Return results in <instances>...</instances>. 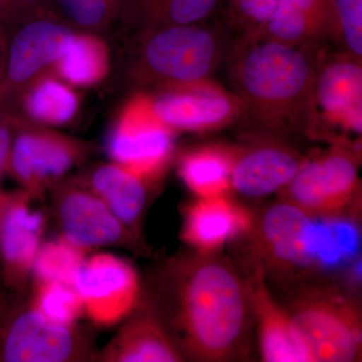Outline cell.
<instances>
[{
    "mask_svg": "<svg viewBox=\"0 0 362 362\" xmlns=\"http://www.w3.org/2000/svg\"><path fill=\"white\" fill-rule=\"evenodd\" d=\"M247 286V296L259 322V351L264 361L311 362L293 326L289 312L272 297L262 272Z\"/></svg>",
    "mask_w": 362,
    "mask_h": 362,
    "instance_id": "19",
    "label": "cell"
},
{
    "mask_svg": "<svg viewBox=\"0 0 362 362\" xmlns=\"http://www.w3.org/2000/svg\"><path fill=\"white\" fill-rule=\"evenodd\" d=\"M303 160L282 140L259 134L258 142L235 149L232 190L247 197H264L281 192Z\"/></svg>",
    "mask_w": 362,
    "mask_h": 362,
    "instance_id": "16",
    "label": "cell"
},
{
    "mask_svg": "<svg viewBox=\"0 0 362 362\" xmlns=\"http://www.w3.org/2000/svg\"><path fill=\"white\" fill-rule=\"evenodd\" d=\"M57 218L62 235L90 251L93 247L125 245L129 242V228L112 213L87 185L57 183Z\"/></svg>",
    "mask_w": 362,
    "mask_h": 362,
    "instance_id": "15",
    "label": "cell"
},
{
    "mask_svg": "<svg viewBox=\"0 0 362 362\" xmlns=\"http://www.w3.org/2000/svg\"><path fill=\"white\" fill-rule=\"evenodd\" d=\"M7 47H8V37L6 32L4 23L0 21V105H1L2 88L6 75Z\"/></svg>",
    "mask_w": 362,
    "mask_h": 362,
    "instance_id": "33",
    "label": "cell"
},
{
    "mask_svg": "<svg viewBox=\"0 0 362 362\" xmlns=\"http://www.w3.org/2000/svg\"><path fill=\"white\" fill-rule=\"evenodd\" d=\"M289 313L311 362L361 358V311L346 297L331 290H308L297 298Z\"/></svg>",
    "mask_w": 362,
    "mask_h": 362,
    "instance_id": "6",
    "label": "cell"
},
{
    "mask_svg": "<svg viewBox=\"0 0 362 362\" xmlns=\"http://www.w3.org/2000/svg\"><path fill=\"white\" fill-rule=\"evenodd\" d=\"M115 337L96 356L105 362H176L180 347L160 319L146 307H135Z\"/></svg>",
    "mask_w": 362,
    "mask_h": 362,
    "instance_id": "18",
    "label": "cell"
},
{
    "mask_svg": "<svg viewBox=\"0 0 362 362\" xmlns=\"http://www.w3.org/2000/svg\"><path fill=\"white\" fill-rule=\"evenodd\" d=\"M288 202L321 216H343L361 192L358 151L339 143L304 158L289 185L281 190Z\"/></svg>",
    "mask_w": 362,
    "mask_h": 362,
    "instance_id": "8",
    "label": "cell"
},
{
    "mask_svg": "<svg viewBox=\"0 0 362 362\" xmlns=\"http://www.w3.org/2000/svg\"><path fill=\"white\" fill-rule=\"evenodd\" d=\"M330 0H279L258 40L300 47L329 40Z\"/></svg>",
    "mask_w": 362,
    "mask_h": 362,
    "instance_id": "20",
    "label": "cell"
},
{
    "mask_svg": "<svg viewBox=\"0 0 362 362\" xmlns=\"http://www.w3.org/2000/svg\"><path fill=\"white\" fill-rule=\"evenodd\" d=\"M329 40L362 61V0H330Z\"/></svg>",
    "mask_w": 362,
    "mask_h": 362,
    "instance_id": "29",
    "label": "cell"
},
{
    "mask_svg": "<svg viewBox=\"0 0 362 362\" xmlns=\"http://www.w3.org/2000/svg\"><path fill=\"white\" fill-rule=\"evenodd\" d=\"M151 97L156 115L175 132H209L243 117L239 97L211 78L157 90Z\"/></svg>",
    "mask_w": 362,
    "mask_h": 362,
    "instance_id": "12",
    "label": "cell"
},
{
    "mask_svg": "<svg viewBox=\"0 0 362 362\" xmlns=\"http://www.w3.org/2000/svg\"><path fill=\"white\" fill-rule=\"evenodd\" d=\"M139 33L209 21L221 0H134Z\"/></svg>",
    "mask_w": 362,
    "mask_h": 362,
    "instance_id": "25",
    "label": "cell"
},
{
    "mask_svg": "<svg viewBox=\"0 0 362 362\" xmlns=\"http://www.w3.org/2000/svg\"><path fill=\"white\" fill-rule=\"evenodd\" d=\"M49 0H4L0 21L2 23H20L28 16H33V9L42 6Z\"/></svg>",
    "mask_w": 362,
    "mask_h": 362,
    "instance_id": "31",
    "label": "cell"
},
{
    "mask_svg": "<svg viewBox=\"0 0 362 362\" xmlns=\"http://www.w3.org/2000/svg\"><path fill=\"white\" fill-rule=\"evenodd\" d=\"M320 45L290 47L270 40H235L228 78L246 119L259 134L283 140L317 135L315 80Z\"/></svg>",
    "mask_w": 362,
    "mask_h": 362,
    "instance_id": "1",
    "label": "cell"
},
{
    "mask_svg": "<svg viewBox=\"0 0 362 362\" xmlns=\"http://www.w3.org/2000/svg\"><path fill=\"white\" fill-rule=\"evenodd\" d=\"M54 66L65 82L87 87L106 77L110 69V54L106 42L94 33H75L68 49Z\"/></svg>",
    "mask_w": 362,
    "mask_h": 362,
    "instance_id": "24",
    "label": "cell"
},
{
    "mask_svg": "<svg viewBox=\"0 0 362 362\" xmlns=\"http://www.w3.org/2000/svg\"><path fill=\"white\" fill-rule=\"evenodd\" d=\"M4 0H0V11H1L2 6H4Z\"/></svg>",
    "mask_w": 362,
    "mask_h": 362,
    "instance_id": "34",
    "label": "cell"
},
{
    "mask_svg": "<svg viewBox=\"0 0 362 362\" xmlns=\"http://www.w3.org/2000/svg\"><path fill=\"white\" fill-rule=\"evenodd\" d=\"M226 26L209 21L139 33L130 66L133 84L145 92L211 78L235 40Z\"/></svg>",
    "mask_w": 362,
    "mask_h": 362,
    "instance_id": "3",
    "label": "cell"
},
{
    "mask_svg": "<svg viewBox=\"0 0 362 362\" xmlns=\"http://www.w3.org/2000/svg\"><path fill=\"white\" fill-rule=\"evenodd\" d=\"M14 117L13 113L0 110V182L6 173L9 152L14 133ZM0 188V192H1Z\"/></svg>",
    "mask_w": 362,
    "mask_h": 362,
    "instance_id": "32",
    "label": "cell"
},
{
    "mask_svg": "<svg viewBox=\"0 0 362 362\" xmlns=\"http://www.w3.org/2000/svg\"><path fill=\"white\" fill-rule=\"evenodd\" d=\"M318 132L361 135L362 61L342 52L319 54L315 80Z\"/></svg>",
    "mask_w": 362,
    "mask_h": 362,
    "instance_id": "14",
    "label": "cell"
},
{
    "mask_svg": "<svg viewBox=\"0 0 362 362\" xmlns=\"http://www.w3.org/2000/svg\"><path fill=\"white\" fill-rule=\"evenodd\" d=\"M88 252L63 235L42 243L33 261L32 277L35 281H59L74 286Z\"/></svg>",
    "mask_w": 362,
    "mask_h": 362,
    "instance_id": "26",
    "label": "cell"
},
{
    "mask_svg": "<svg viewBox=\"0 0 362 362\" xmlns=\"http://www.w3.org/2000/svg\"><path fill=\"white\" fill-rule=\"evenodd\" d=\"M86 185L127 228L139 221L146 206L148 185L141 177L113 162L98 166Z\"/></svg>",
    "mask_w": 362,
    "mask_h": 362,
    "instance_id": "21",
    "label": "cell"
},
{
    "mask_svg": "<svg viewBox=\"0 0 362 362\" xmlns=\"http://www.w3.org/2000/svg\"><path fill=\"white\" fill-rule=\"evenodd\" d=\"M20 23V28L8 40L0 108L42 76L47 68L54 66L76 33L66 23L47 16L28 18Z\"/></svg>",
    "mask_w": 362,
    "mask_h": 362,
    "instance_id": "13",
    "label": "cell"
},
{
    "mask_svg": "<svg viewBox=\"0 0 362 362\" xmlns=\"http://www.w3.org/2000/svg\"><path fill=\"white\" fill-rule=\"evenodd\" d=\"M28 301L49 322L66 327L76 326L84 313L76 288L59 281H35Z\"/></svg>",
    "mask_w": 362,
    "mask_h": 362,
    "instance_id": "27",
    "label": "cell"
},
{
    "mask_svg": "<svg viewBox=\"0 0 362 362\" xmlns=\"http://www.w3.org/2000/svg\"><path fill=\"white\" fill-rule=\"evenodd\" d=\"M13 115L16 126L6 173L35 199L82 161L90 146Z\"/></svg>",
    "mask_w": 362,
    "mask_h": 362,
    "instance_id": "9",
    "label": "cell"
},
{
    "mask_svg": "<svg viewBox=\"0 0 362 362\" xmlns=\"http://www.w3.org/2000/svg\"><path fill=\"white\" fill-rule=\"evenodd\" d=\"M33 199L23 188L0 192V277L4 290L18 295H26L45 228Z\"/></svg>",
    "mask_w": 362,
    "mask_h": 362,
    "instance_id": "10",
    "label": "cell"
},
{
    "mask_svg": "<svg viewBox=\"0 0 362 362\" xmlns=\"http://www.w3.org/2000/svg\"><path fill=\"white\" fill-rule=\"evenodd\" d=\"M124 0H59L66 18L86 32L106 28L115 18Z\"/></svg>",
    "mask_w": 362,
    "mask_h": 362,
    "instance_id": "30",
    "label": "cell"
},
{
    "mask_svg": "<svg viewBox=\"0 0 362 362\" xmlns=\"http://www.w3.org/2000/svg\"><path fill=\"white\" fill-rule=\"evenodd\" d=\"M278 2L279 0H221L223 21L235 40H258Z\"/></svg>",
    "mask_w": 362,
    "mask_h": 362,
    "instance_id": "28",
    "label": "cell"
},
{
    "mask_svg": "<svg viewBox=\"0 0 362 362\" xmlns=\"http://www.w3.org/2000/svg\"><path fill=\"white\" fill-rule=\"evenodd\" d=\"M90 354L76 326L49 322L25 295L0 290V362L84 361L94 357Z\"/></svg>",
    "mask_w": 362,
    "mask_h": 362,
    "instance_id": "5",
    "label": "cell"
},
{
    "mask_svg": "<svg viewBox=\"0 0 362 362\" xmlns=\"http://www.w3.org/2000/svg\"><path fill=\"white\" fill-rule=\"evenodd\" d=\"M175 133L156 115L151 95L140 90L121 109L107 150L114 163L149 183L168 169L175 151Z\"/></svg>",
    "mask_w": 362,
    "mask_h": 362,
    "instance_id": "7",
    "label": "cell"
},
{
    "mask_svg": "<svg viewBox=\"0 0 362 362\" xmlns=\"http://www.w3.org/2000/svg\"><path fill=\"white\" fill-rule=\"evenodd\" d=\"M2 289V285H1V277H0V290Z\"/></svg>",
    "mask_w": 362,
    "mask_h": 362,
    "instance_id": "35",
    "label": "cell"
},
{
    "mask_svg": "<svg viewBox=\"0 0 362 362\" xmlns=\"http://www.w3.org/2000/svg\"><path fill=\"white\" fill-rule=\"evenodd\" d=\"M84 313L98 326L115 325L139 303L140 279L127 262L112 254L85 259L75 284Z\"/></svg>",
    "mask_w": 362,
    "mask_h": 362,
    "instance_id": "11",
    "label": "cell"
},
{
    "mask_svg": "<svg viewBox=\"0 0 362 362\" xmlns=\"http://www.w3.org/2000/svg\"><path fill=\"white\" fill-rule=\"evenodd\" d=\"M18 96L21 97L25 117L23 120L35 125H65L73 120L78 112L76 93L65 83L52 77L40 76Z\"/></svg>",
    "mask_w": 362,
    "mask_h": 362,
    "instance_id": "23",
    "label": "cell"
},
{
    "mask_svg": "<svg viewBox=\"0 0 362 362\" xmlns=\"http://www.w3.org/2000/svg\"><path fill=\"white\" fill-rule=\"evenodd\" d=\"M235 149L209 145L188 151L181 157L178 173L197 199L223 197L232 190Z\"/></svg>",
    "mask_w": 362,
    "mask_h": 362,
    "instance_id": "22",
    "label": "cell"
},
{
    "mask_svg": "<svg viewBox=\"0 0 362 362\" xmlns=\"http://www.w3.org/2000/svg\"><path fill=\"white\" fill-rule=\"evenodd\" d=\"M259 235L270 258L292 270L333 268L358 249V230L343 216H316L288 202L266 211Z\"/></svg>",
    "mask_w": 362,
    "mask_h": 362,
    "instance_id": "4",
    "label": "cell"
},
{
    "mask_svg": "<svg viewBox=\"0 0 362 362\" xmlns=\"http://www.w3.org/2000/svg\"><path fill=\"white\" fill-rule=\"evenodd\" d=\"M178 278L175 323L181 344L204 361L228 358L246 330L247 286L216 261L192 264Z\"/></svg>",
    "mask_w": 362,
    "mask_h": 362,
    "instance_id": "2",
    "label": "cell"
},
{
    "mask_svg": "<svg viewBox=\"0 0 362 362\" xmlns=\"http://www.w3.org/2000/svg\"><path fill=\"white\" fill-rule=\"evenodd\" d=\"M252 214L228 195L197 199L187 207L182 239L202 254L218 251L252 230Z\"/></svg>",
    "mask_w": 362,
    "mask_h": 362,
    "instance_id": "17",
    "label": "cell"
}]
</instances>
